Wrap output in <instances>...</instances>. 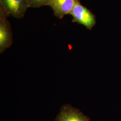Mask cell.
I'll return each mask as SVG.
<instances>
[{
  "mask_svg": "<svg viewBox=\"0 0 121 121\" xmlns=\"http://www.w3.org/2000/svg\"><path fill=\"white\" fill-rule=\"evenodd\" d=\"M69 14L73 17L72 22L82 25L87 29L91 30L96 24L95 15L82 5L79 0H76L73 9Z\"/></svg>",
  "mask_w": 121,
  "mask_h": 121,
  "instance_id": "6da1fadb",
  "label": "cell"
},
{
  "mask_svg": "<svg viewBox=\"0 0 121 121\" xmlns=\"http://www.w3.org/2000/svg\"><path fill=\"white\" fill-rule=\"evenodd\" d=\"M10 15L0 4V53L10 47L13 43L12 31L8 17Z\"/></svg>",
  "mask_w": 121,
  "mask_h": 121,
  "instance_id": "7a4b0ae2",
  "label": "cell"
},
{
  "mask_svg": "<svg viewBox=\"0 0 121 121\" xmlns=\"http://www.w3.org/2000/svg\"><path fill=\"white\" fill-rule=\"evenodd\" d=\"M0 4L10 16L18 19L24 17L29 8L26 0H0Z\"/></svg>",
  "mask_w": 121,
  "mask_h": 121,
  "instance_id": "3957f363",
  "label": "cell"
},
{
  "mask_svg": "<svg viewBox=\"0 0 121 121\" xmlns=\"http://www.w3.org/2000/svg\"><path fill=\"white\" fill-rule=\"evenodd\" d=\"M55 121H90L86 116L69 104L63 105Z\"/></svg>",
  "mask_w": 121,
  "mask_h": 121,
  "instance_id": "277c9868",
  "label": "cell"
},
{
  "mask_svg": "<svg viewBox=\"0 0 121 121\" xmlns=\"http://www.w3.org/2000/svg\"><path fill=\"white\" fill-rule=\"evenodd\" d=\"M76 0H52L49 5L54 15L62 19L65 15L69 14L75 5Z\"/></svg>",
  "mask_w": 121,
  "mask_h": 121,
  "instance_id": "5b68a950",
  "label": "cell"
},
{
  "mask_svg": "<svg viewBox=\"0 0 121 121\" xmlns=\"http://www.w3.org/2000/svg\"><path fill=\"white\" fill-rule=\"evenodd\" d=\"M52 0H26L28 7L38 8L40 7L49 5Z\"/></svg>",
  "mask_w": 121,
  "mask_h": 121,
  "instance_id": "8992f818",
  "label": "cell"
}]
</instances>
